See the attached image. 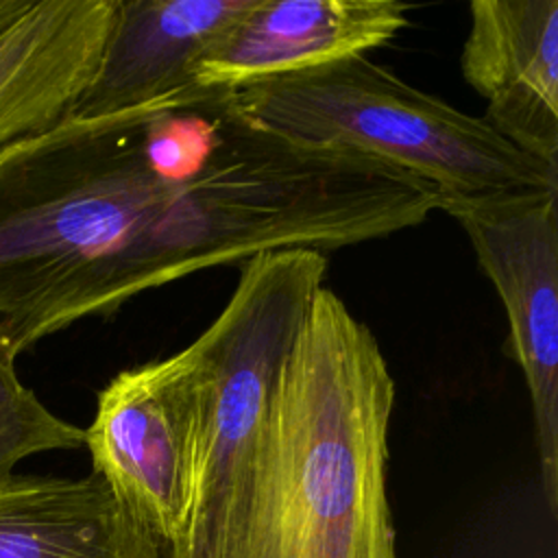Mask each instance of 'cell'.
Listing matches in <instances>:
<instances>
[{"mask_svg": "<svg viewBox=\"0 0 558 558\" xmlns=\"http://www.w3.org/2000/svg\"><path fill=\"white\" fill-rule=\"evenodd\" d=\"M395 395L373 331L320 286L275 381L240 558H397Z\"/></svg>", "mask_w": 558, "mask_h": 558, "instance_id": "obj_1", "label": "cell"}, {"mask_svg": "<svg viewBox=\"0 0 558 558\" xmlns=\"http://www.w3.org/2000/svg\"><path fill=\"white\" fill-rule=\"evenodd\" d=\"M327 266L312 248L251 257L222 312L183 349L192 423L168 558H240L275 381Z\"/></svg>", "mask_w": 558, "mask_h": 558, "instance_id": "obj_2", "label": "cell"}, {"mask_svg": "<svg viewBox=\"0 0 558 558\" xmlns=\"http://www.w3.org/2000/svg\"><path fill=\"white\" fill-rule=\"evenodd\" d=\"M235 98L259 126L399 168L429 183L438 203L558 190V168L366 54L257 81L235 89Z\"/></svg>", "mask_w": 558, "mask_h": 558, "instance_id": "obj_3", "label": "cell"}, {"mask_svg": "<svg viewBox=\"0 0 558 558\" xmlns=\"http://www.w3.org/2000/svg\"><path fill=\"white\" fill-rule=\"evenodd\" d=\"M458 220L508 318L506 351L527 386L541 484L558 512V190L442 201Z\"/></svg>", "mask_w": 558, "mask_h": 558, "instance_id": "obj_4", "label": "cell"}, {"mask_svg": "<svg viewBox=\"0 0 558 558\" xmlns=\"http://www.w3.org/2000/svg\"><path fill=\"white\" fill-rule=\"evenodd\" d=\"M192 423L183 351L120 371L96 399L85 429L92 473L166 547L179 525Z\"/></svg>", "mask_w": 558, "mask_h": 558, "instance_id": "obj_5", "label": "cell"}, {"mask_svg": "<svg viewBox=\"0 0 558 558\" xmlns=\"http://www.w3.org/2000/svg\"><path fill=\"white\" fill-rule=\"evenodd\" d=\"M469 13L460 68L484 120L558 168V0H473Z\"/></svg>", "mask_w": 558, "mask_h": 558, "instance_id": "obj_6", "label": "cell"}, {"mask_svg": "<svg viewBox=\"0 0 558 558\" xmlns=\"http://www.w3.org/2000/svg\"><path fill=\"white\" fill-rule=\"evenodd\" d=\"M118 0H0V148L65 120L105 50Z\"/></svg>", "mask_w": 558, "mask_h": 558, "instance_id": "obj_7", "label": "cell"}, {"mask_svg": "<svg viewBox=\"0 0 558 558\" xmlns=\"http://www.w3.org/2000/svg\"><path fill=\"white\" fill-rule=\"evenodd\" d=\"M395 0H253L194 65V83L240 89L364 54L408 24Z\"/></svg>", "mask_w": 558, "mask_h": 558, "instance_id": "obj_8", "label": "cell"}, {"mask_svg": "<svg viewBox=\"0 0 558 558\" xmlns=\"http://www.w3.org/2000/svg\"><path fill=\"white\" fill-rule=\"evenodd\" d=\"M253 0H118L98 68L68 118L137 109L194 83V65Z\"/></svg>", "mask_w": 558, "mask_h": 558, "instance_id": "obj_9", "label": "cell"}, {"mask_svg": "<svg viewBox=\"0 0 558 558\" xmlns=\"http://www.w3.org/2000/svg\"><path fill=\"white\" fill-rule=\"evenodd\" d=\"M0 558H168V547L94 473H15L0 486Z\"/></svg>", "mask_w": 558, "mask_h": 558, "instance_id": "obj_10", "label": "cell"}, {"mask_svg": "<svg viewBox=\"0 0 558 558\" xmlns=\"http://www.w3.org/2000/svg\"><path fill=\"white\" fill-rule=\"evenodd\" d=\"M83 445L85 429L50 412L17 379L15 360L0 347V486L31 456Z\"/></svg>", "mask_w": 558, "mask_h": 558, "instance_id": "obj_11", "label": "cell"}]
</instances>
